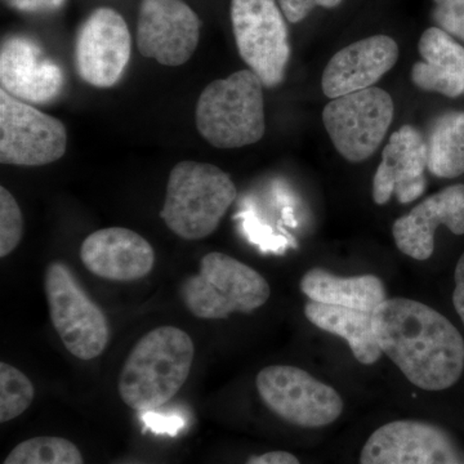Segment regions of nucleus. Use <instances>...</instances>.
<instances>
[{"label":"nucleus","instance_id":"obj_14","mask_svg":"<svg viewBox=\"0 0 464 464\" xmlns=\"http://www.w3.org/2000/svg\"><path fill=\"white\" fill-rule=\"evenodd\" d=\"M427 142L413 125H402L390 137L373 179V199L383 206L396 195L401 204L417 200L426 190Z\"/></svg>","mask_w":464,"mask_h":464},{"label":"nucleus","instance_id":"obj_5","mask_svg":"<svg viewBox=\"0 0 464 464\" xmlns=\"http://www.w3.org/2000/svg\"><path fill=\"white\" fill-rule=\"evenodd\" d=\"M270 295V284L258 271L219 252L204 256L198 274L188 277L179 289L185 307L203 320L255 313Z\"/></svg>","mask_w":464,"mask_h":464},{"label":"nucleus","instance_id":"obj_27","mask_svg":"<svg viewBox=\"0 0 464 464\" xmlns=\"http://www.w3.org/2000/svg\"><path fill=\"white\" fill-rule=\"evenodd\" d=\"M284 16L292 24L301 23L314 8H334L342 0H277Z\"/></svg>","mask_w":464,"mask_h":464},{"label":"nucleus","instance_id":"obj_25","mask_svg":"<svg viewBox=\"0 0 464 464\" xmlns=\"http://www.w3.org/2000/svg\"><path fill=\"white\" fill-rule=\"evenodd\" d=\"M24 237V217L14 195L0 188V257L5 258L17 248Z\"/></svg>","mask_w":464,"mask_h":464},{"label":"nucleus","instance_id":"obj_22","mask_svg":"<svg viewBox=\"0 0 464 464\" xmlns=\"http://www.w3.org/2000/svg\"><path fill=\"white\" fill-rule=\"evenodd\" d=\"M429 169L441 179H456L464 173V112L439 116L427 140Z\"/></svg>","mask_w":464,"mask_h":464},{"label":"nucleus","instance_id":"obj_6","mask_svg":"<svg viewBox=\"0 0 464 464\" xmlns=\"http://www.w3.org/2000/svg\"><path fill=\"white\" fill-rule=\"evenodd\" d=\"M44 290L51 322L66 350L83 362L102 355L110 340L108 317L72 271L63 262H52L45 270Z\"/></svg>","mask_w":464,"mask_h":464},{"label":"nucleus","instance_id":"obj_24","mask_svg":"<svg viewBox=\"0 0 464 464\" xmlns=\"http://www.w3.org/2000/svg\"><path fill=\"white\" fill-rule=\"evenodd\" d=\"M35 398L33 382L7 362H0V422L7 423L25 413Z\"/></svg>","mask_w":464,"mask_h":464},{"label":"nucleus","instance_id":"obj_19","mask_svg":"<svg viewBox=\"0 0 464 464\" xmlns=\"http://www.w3.org/2000/svg\"><path fill=\"white\" fill-rule=\"evenodd\" d=\"M418 50L423 61L411 69V81L423 91L456 99L464 93V48L440 27L420 36Z\"/></svg>","mask_w":464,"mask_h":464},{"label":"nucleus","instance_id":"obj_8","mask_svg":"<svg viewBox=\"0 0 464 464\" xmlns=\"http://www.w3.org/2000/svg\"><path fill=\"white\" fill-rule=\"evenodd\" d=\"M231 23L241 58L267 88L285 76L288 29L276 0H231Z\"/></svg>","mask_w":464,"mask_h":464},{"label":"nucleus","instance_id":"obj_12","mask_svg":"<svg viewBox=\"0 0 464 464\" xmlns=\"http://www.w3.org/2000/svg\"><path fill=\"white\" fill-rule=\"evenodd\" d=\"M200 18L182 0H142L137 45L142 56L166 66H181L199 44Z\"/></svg>","mask_w":464,"mask_h":464},{"label":"nucleus","instance_id":"obj_26","mask_svg":"<svg viewBox=\"0 0 464 464\" xmlns=\"http://www.w3.org/2000/svg\"><path fill=\"white\" fill-rule=\"evenodd\" d=\"M433 20L449 35L464 41V0H433Z\"/></svg>","mask_w":464,"mask_h":464},{"label":"nucleus","instance_id":"obj_2","mask_svg":"<svg viewBox=\"0 0 464 464\" xmlns=\"http://www.w3.org/2000/svg\"><path fill=\"white\" fill-rule=\"evenodd\" d=\"M195 346L190 335L176 326L152 329L137 342L119 375V395L136 411L166 405L190 375Z\"/></svg>","mask_w":464,"mask_h":464},{"label":"nucleus","instance_id":"obj_15","mask_svg":"<svg viewBox=\"0 0 464 464\" xmlns=\"http://www.w3.org/2000/svg\"><path fill=\"white\" fill-rule=\"evenodd\" d=\"M81 259L91 274L110 282H136L151 273L155 252L145 237L130 228H102L88 235Z\"/></svg>","mask_w":464,"mask_h":464},{"label":"nucleus","instance_id":"obj_23","mask_svg":"<svg viewBox=\"0 0 464 464\" xmlns=\"http://www.w3.org/2000/svg\"><path fill=\"white\" fill-rule=\"evenodd\" d=\"M3 464H85L81 450L70 440L38 436L18 444Z\"/></svg>","mask_w":464,"mask_h":464},{"label":"nucleus","instance_id":"obj_11","mask_svg":"<svg viewBox=\"0 0 464 464\" xmlns=\"http://www.w3.org/2000/svg\"><path fill=\"white\" fill-rule=\"evenodd\" d=\"M130 47L132 39L124 18L112 8L96 9L76 35V72L93 87H112L127 69Z\"/></svg>","mask_w":464,"mask_h":464},{"label":"nucleus","instance_id":"obj_13","mask_svg":"<svg viewBox=\"0 0 464 464\" xmlns=\"http://www.w3.org/2000/svg\"><path fill=\"white\" fill-rule=\"evenodd\" d=\"M360 464H464L444 430L420 420H395L365 442Z\"/></svg>","mask_w":464,"mask_h":464},{"label":"nucleus","instance_id":"obj_18","mask_svg":"<svg viewBox=\"0 0 464 464\" xmlns=\"http://www.w3.org/2000/svg\"><path fill=\"white\" fill-rule=\"evenodd\" d=\"M441 225L453 234H464V185L449 186L396 219V246L409 257L426 261L433 255L436 228Z\"/></svg>","mask_w":464,"mask_h":464},{"label":"nucleus","instance_id":"obj_28","mask_svg":"<svg viewBox=\"0 0 464 464\" xmlns=\"http://www.w3.org/2000/svg\"><path fill=\"white\" fill-rule=\"evenodd\" d=\"M9 7L21 12H52L63 7L65 0H5Z\"/></svg>","mask_w":464,"mask_h":464},{"label":"nucleus","instance_id":"obj_29","mask_svg":"<svg viewBox=\"0 0 464 464\" xmlns=\"http://www.w3.org/2000/svg\"><path fill=\"white\" fill-rule=\"evenodd\" d=\"M454 279H456V289L453 293V304L464 324V253L458 261Z\"/></svg>","mask_w":464,"mask_h":464},{"label":"nucleus","instance_id":"obj_1","mask_svg":"<svg viewBox=\"0 0 464 464\" xmlns=\"http://www.w3.org/2000/svg\"><path fill=\"white\" fill-rule=\"evenodd\" d=\"M374 331L382 353L414 386L442 391L462 377V335L433 308L414 299L387 298L374 311Z\"/></svg>","mask_w":464,"mask_h":464},{"label":"nucleus","instance_id":"obj_16","mask_svg":"<svg viewBox=\"0 0 464 464\" xmlns=\"http://www.w3.org/2000/svg\"><path fill=\"white\" fill-rule=\"evenodd\" d=\"M399 60V45L387 35H374L337 52L324 70L322 87L328 99L368 90Z\"/></svg>","mask_w":464,"mask_h":464},{"label":"nucleus","instance_id":"obj_7","mask_svg":"<svg viewBox=\"0 0 464 464\" xmlns=\"http://www.w3.org/2000/svg\"><path fill=\"white\" fill-rule=\"evenodd\" d=\"M256 387L274 414L304 429L328 426L343 411L337 391L297 366H267L256 378Z\"/></svg>","mask_w":464,"mask_h":464},{"label":"nucleus","instance_id":"obj_30","mask_svg":"<svg viewBox=\"0 0 464 464\" xmlns=\"http://www.w3.org/2000/svg\"><path fill=\"white\" fill-rule=\"evenodd\" d=\"M246 464H301L298 458L288 451H270L250 458Z\"/></svg>","mask_w":464,"mask_h":464},{"label":"nucleus","instance_id":"obj_3","mask_svg":"<svg viewBox=\"0 0 464 464\" xmlns=\"http://www.w3.org/2000/svg\"><path fill=\"white\" fill-rule=\"evenodd\" d=\"M237 195L234 181L218 167L181 161L169 174L160 217L181 239H206L218 228Z\"/></svg>","mask_w":464,"mask_h":464},{"label":"nucleus","instance_id":"obj_4","mask_svg":"<svg viewBox=\"0 0 464 464\" xmlns=\"http://www.w3.org/2000/svg\"><path fill=\"white\" fill-rule=\"evenodd\" d=\"M264 87L252 70H240L208 84L197 106L201 136L218 149L258 142L266 130Z\"/></svg>","mask_w":464,"mask_h":464},{"label":"nucleus","instance_id":"obj_9","mask_svg":"<svg viewBox=\"0 0 464 464\" xmlns=\"http://www.w3.org/2000/svg\"><path fill=\"white\" fill-rule=\"evenodd\" d=\"M393 112L389 92L372 87L332 100L324 108V127L342 157L360 163L383 142Z\"/></svg>","mask_w":464,"mask_h":464},{"label":"nucleus","instance_id":"obj_10","mask_svg":"<svg viewBox=\"0 0 464 464\" xmlns=\"http://www.w3.org/2000/svg\"><path fill=\"white\" fill-rule=\"evenodd\" d=\"M67 132L63 121L0 90V160L17 167H41L63 157Z\"/></svg>","mask_w":464,"mask_h":464},{"label":"nucleus","instance_id":"obj_17","mask_svg":"<svg viewBox=\"0 0 464 464\" xmlns=\"http://www.w3.org/2000/svg\"><path fill=\"white\" fill-rule=\"evenodd\" d=\"M2 90L24 102L45 103L56 99L63 87V72L26 36H9L0 52Z\"/></svg>","mask_w":464,"mask_h":464},{"label":"nucleus","instance_id":"obj_21","mask_svg":"<svg viewBox=\"0 0 464 464\" xmlns=\"http://www.w3.org/2000/svg\"><path fill=\"white\" fill-rule=\"evenodd\" d=\"M304 315L317 328L343 338L357 362L372 365L381 359L382 350L374 331V313L308 301Z\"/></svg>","mask_w":464,"mask_h":464},{"label":"nucleus","instance_id":"obj_20","mask_svg":"<svg viewBox=\"0 0 464 464\" xmlns=\"http://www.w3.org/2000/svg\"><path fill=\"white\" fill-rule=\"evenodd\" d=\"M310 301L374 313L387 299L386 288L375 275L341 277L323 268H311L301 280Z\"/></svg>","mask_w":464,"mask_h":464}]
</instances>
